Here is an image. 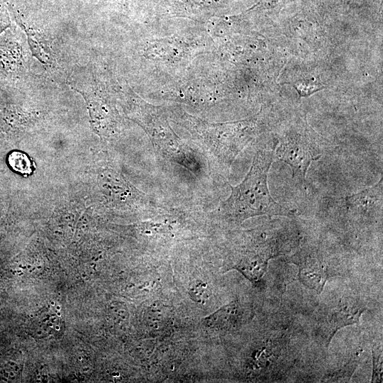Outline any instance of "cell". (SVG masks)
<instances>
[{"mask_svg":"<svg viewBox=\"0 0 383 383\" xmlns=\"http://www.w3.org/2000/svg\"><path fill=\"white\" fill-rule=\"evenodd\" d=\"M277 140L255 152L244 179L231 187V193L218 208V213L228 221L240 223L257 216H296V210L276 201L270 194L267 177L274 159Z\"/></svg>","mask_w":383,"mask_h":383,"instance_id":"cell-1","label":"cell"},{"mask_svg":"<svg viewBox=\"0 0 383 383\" xmlns=\"http://www.w3.org/2000/svg\"><path fill=\"white\" fill-rule=\"evenodd\" d=\"M272 218L249 236L246 245L238 254L234 267L252 281L265 272L268 261L285 254L299 241V232L289 217Z\"/></svg>","mask_w":383,"mask_h":383,"instance_id":"cell-2","label":"cell"},{"mask_svg":"<svg viewBox=\"0 0 383 383\" xmlns=\"http://www.w3.org/2000/svg\"><path fill=\"white\" fill-rule=\"evenodd\" d=\"M323 138L304 130L292 132L277 140L275 157L289 165L292 179L301 186L306 185V175L312 162L320 159L329 150Z\"/></svg>","mask_w":383,"mask_h":383,"instance_id":"cell-3","label":"cell"},{"mask_svg":"<svg viewBox=\"0 0 383 383\" xmlns=\"http://www.w3.org/2000/svg\"><path fill=\"white\" fill-rule=\"evenodd\" d=\"M299 267L300 281L311 289L321 293L329 277L328 257L321 245L306 244L289 257Z\"/></svg>","mask_w":383,"mask_h":383,"instance_id":"cell-4","label":"cell"},{"mask_svg":"<svg viewBox=\"0 0 383 383\" xmlns=\"http://www.w3.org/2000/svg\"><path fill=\"white\" fill-rule=\"evenodd\" d=\"M382 178L374 185L348 196L344 199L348 213L354 216L368 217L382 215Z\"/></svg>","mask_w":383,"mask_h":383,"instance_id":"cell-5","label":"cell"},{"mask_svg":"<svg viewBox=\"0 0 383 383\" xmlns=\"http://www.w3.org/2000/svg\"><path fill=\"white\" fill-rule=\"evenodd\" d=\"M364 309L360 306H339L336 309L331 310L325 318L324 328L327 344L335 332L340 328L357 323Z\"/></svg>","mask_w":383,"mask_h":383,"instance_id":"cell-6","label":"cell"},{"mask_svg":"<svg viewBox=\"0 0 383 383\" xmlns=\"http://www.w3.org/2000/svg\"><path fill=\"white\" fill-rule=\"evenodd\" d=\"M238 312V306L232 302L206 318L205 323L210 327H230L236 322Z\"/></svg>","mask_w":383,"mask_h":383,"instance_id":"cell-7","label":"cell"},{"mask_svg":"<svg viewBox=\"0 0 383 383\" xmlns=\"http://www.w3.org/2000/svg\"><path fill=\"white\" fill-rule=\"evenodd\" d=\"M9 166L16 172L22 174H30L33 165L29 157L19 151H13L8 156Z\"/></svg>","mask_w":383,"mask_h":383,"instance_id":"cell-8","label":"cell"},{"mask_svg":"<svg viewBox=\"0 0 383 383\" xmlns=\"http://www.w3.org/2000/svg\"><path fill=\"white\" fill-rule=\"evenodd\" d=\"M190 298L199 304H204L211 296V289L206 283L196 281L191 285L189 290Z\"/></svg>","mask_w":383,"mask_h":383,"instance_id":"cell-9","label":"cell"},{"mask_svg":"<svg viewBox=\"0 0 383 383\" xmlns=\"http://www.w3.org/2000/svg\"><path fill=\"white\" fill-rule=\"evenodd\" d=\"M372 382H382V352L378 348L373 350Z\"/></svg>","mask_w":383,"mask_h":383,"instance_id":"cell-10","label":"cell"},{"mask_svg":"<svg viewBox=\"0 0 383 383\" xmlns=\"http://www.w3.org/2000/svg\"><path fill=\"white\" fill-rule=\"evenodd\" d=\"M294 87L299 94L300 96L304 97L309 96V95L323 88L319 84L304 81L296 82Z\"/></svg>","mask_w":383,"mask_h":383,"instance_id":"cell-11","label":"cell"}]
</instances>
